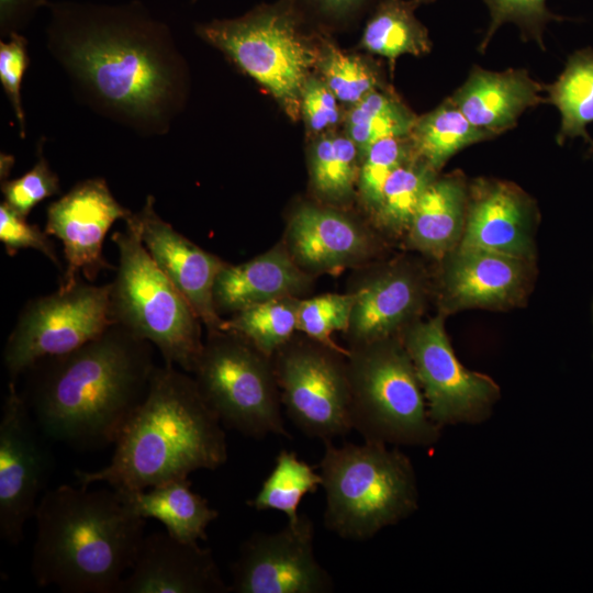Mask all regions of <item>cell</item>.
<instances>
[{
  "label": "cell",
  "mask_w": 593,
  "mask_h": 593,
  "mask_svg": "<svg viewBox=\"0 0 593 593\" xmlns=\"http://www.w3.org/2000/svg\"><path fill=\"white\" fill-rule=\"evenodd\" d=\"M49 3V0H0L1 38L22 33L36 12Z\"/></svg>",
  "instance_id": "42"
},
{
  "label": "cell",
  "mask_w": 593,
  "mask_h": 593,
  "mask_svg": "<svg viewBox=\"0 0 593 593\" xmlns=\"http://www.w3.org/2000/svg\"><path fill=\"white\" fill-rule=\"evenodd\" d=\"M152 344L114 323L67 354L40 359L22 393L42 434L74 448L114 444L145 399Z\"/></svg>",
  "instance_id": "2"
},
{
  "label": "cell",
  "mask_w": 593,
  "mask_h": 593,
  "mask_svg": "<svg viewBox=\"0 0 593 593\" xmlns=\"http://www.w3.org/2000/svg\"><path fill=\"white\" fill-rule=\"evenodd\" d=\"M347 354L291 338L272 356L281 403L309 437L325 441L353 430Z\"/></svg>",
  "instance_id": "11"
},
{
  "label": "cell",
  "mask_w": 593,
  "mask_h": 593,
  "mask_svg": "<svg viewBox=\"0 0 593 593\" xmlns=\"http://www.w3.org/2000/svg\"><path fill=\"white\" fill-rule=\"evenodd\" d=\"M468 187L459 172L436 177L427 186L405 234L411 248L440 260L460 244Z\"/></svg>",
  "instance_id": "24"
},
{
  "label": "cell",
  "mask_w": 593,
  "mask_h": 593,
  "mask_svg": "<svg viewBox=\"0 0 593 593\" xmlns=\"http://www.w3.org/2000/svg\"><path fill=\"white\" fill-rule=\"evenodd\" d=\"M415 7L413 1L381 0L363 30L362 47L391 61L403 54L429 52L428 32L415 18Z\"/></svg>",
  "instance_id": "28"
},
{
  "label": "cell",
  "mask_w": 593,
  "mask_h": 593,
  "mask_svg": "<svg viewBox=\"0 0 593 593\" xmlns=\"http://www.w3.org/2000/svg\"><path fill=\"white\" fill-rule=\"evenodd\" d=\"M27 41L22 33H12L0 42V81L19 123L20 136L25 137V115L21 86L29 65Z\"/></svg>",
  "instance_id": "40"
},
{
  "label": "cell",
  "mask_w": 593,
  "mask_h": 593,
  "mask_svg": "<svg viewBox=\"0 0 593 593\" xmlns=\"http://www.w3.org/2000/svg\"><path fill=\"white\" fill-rule=\"evenodd\" d=\"M222 425L261 439L287 436L272 357L230 331L209 332L192 371Z\"/></svg>",
  "instance_id": "8"
},
{
  "label": "cell",
  "mask_w": 593,
  "mask_h": 593,
  "mask_svg": "<svg viewBox=\"0 0 593 593\" xmlns=\"http://www.w3.org/2000/svg\"><path fill=\"white\" fill-rule=\"evenodd\" d=\"M155 202L148 195L142 210L135 213L143 244L208 331H217L223 320L214 305L213 289L226 262L177 232L158 215Z\"/></svg>",
  "instance_id": "17"
},
{
  "label": "cell",
  "mask_w": 593,
  "mask_h": 593,
  "mask_svg": "<svg viewBox=\"0 0 593 593\" xmlns=\"http://www.w3.org/2000/svg\"><path fill=\"white\" fill-rule=\"evenodd\" d=\"M361 157L356 144L342 135L318 138L310 154V176L314 191L329 202L348 200L358 182Z\"/></svg>",
  "instance_id": "30"
},
{
  "label": "cell",
  "mask_w": 593,
  "mask_h": 593,
  "mask_svg": "<svg viewBox=\"0 0 593 593\" xmlns=\"http://www.w3.org/2000/svg\"><path fill=\"white\" fill-rule=\"evenodd\" d=\"M356 301L354 292L326 293L311 299L300 300L296 329L307 338L347 354L332 338L335 332H346Z\"/></svg>",
  "instance_id": "34"
},
{
  "label": "cell",
  "mask_w": 593,
  "mask_h": 593,
  "mask_svg": "<svg viewBox=\"0 0 593 593\" xmlns=\"http://www.w3.org/2000/svg\"><path fill=\"white\" fill-rule=\"evenodd\" d=\"M490 11V24L479 48L484 51L495 31L506 22L519 26L524 37L534 38L540 47L542 31L547 22L562 20L546 7V0H483Z\"/></svg>",
  "instance_id": "38"
},
{
  "label": "cell",
  "mask_w": 593,
  "mask_h": 593,
  "mask_svg": "<svg viewBox=\"0 0 593 593\" xmlns=\"http://www.w3.org/2000/svg\"><path fill=\"white\" fill-rule=\"evenodd\" d=\"M1 192L3 201L24 217L37 203L60 193L59 178L44 157L42 143L35 165L19 178L1 180Z\"/></svg>",
  "instance_id": "37"
},
{
  "label": "cell",
  "mask_w": 593,
  "mask_h": 593,
  "mask_svg": "<svg viewBox=\"0 0 593 593\" xmlns=\"http://www.w3.org/2000/svg\"><path fill=\"white\" fill-rule=\"evenodd\" d=\"M410 136L388 137L373 143L361 157L357 189L370 213L391 172L414 155Z\"/></svg>",
  "instance_id": "35"
},
{
  "label": "cell",
  "mask_w": 593,
  "mask_h": 593,
  "mask_svg": "<svg viewBox=\"0 0 593 593\" xmlns=\"http://www.w3.org/2000/svg\"><path fill=\"white\" fill-rule=\"evenodd\" d=\"M432 1H434V0H413V2L415 3V5H418V4H421V3H429V2H432Z\"/></svg>",
  "instance_id": "44"
},
{
  "label": "cell",
  "mask_w": 593,
  "mask_h": 593,
  "mask_svg": "<svg viewBox=\"0 0 593 593\" xmlns=\"http://www.w3.org/2000/svg\"><path fill=\"white\" fill-rule=\"evenodd\" d=\"M132 213L100 177L78 182L48 205L45 232L61 242L66 260L59 288L74 286L81 276L94 281L101 271L113 269L103 256L104 238L114 222Z\"/></svg>",
  "instance_id": "15"
},
{
  "label": "cell",
  "mask_w": 593,
  "mask_h": 593,
  "mask_svg": "<svg viewBox=\"0 0 593 593\" xmlns=\"http://www.w3.org/2000/svg\"><path fill=\"white\" fill-rule=\"evenodd\" d=\"M337 98L324 82L309 77L301 92V110L305 122L313 132H323L339 120Z\"/></svg>",
  "instance_id": "41"
},
{
  "label": "cell",
  "mask_w": 593,
  "mask_h": 593,
  "mask_svg": "<svg viewBox=\"0 0 593 593\" xmlns=\"http://www.w3.org/2000/svg\"><path fill=\"white\" fill-rule=\"evenodd\" d=\"M111 283L82 280L69 288L30 300L3 348V363L14 380L40 359L67 354L114 324Z\"/></svg>",
  "instance_id": "10"
},
{
  "label": "cell",
  "mask_w": 593,
  "mask_h": 593,
  "mask_svg": "<svg viewBox=\"0 0 593 593\" xmlns=\"http://www.w3.org/2000/svg\"><path fill=\"white\" fill-rule=\"evenodd\" d=\"M409 136L415 155L438 171L459 150L495 135L473 125L449 98L417 118Z\"/></svg>",
  "instance_id": "27"
},
{
  "label": "cell",
  "mask_w": 593,
  "mask_h": 593,
  "mask_svg": "<svg viewBox=\"0 0 593 593\" xmlns=\"http://www.w3.org/2000/svg\"><path fill=\"white\" fill-rule=\"evenodd\" d=\"M440 261L443 315L468 309H511L523 304L532 288L530 259L458 245Z\"/></svg>",
  "instance_id": "16"
},
{
  "label": "cell",
  "mask_w": 593,
  "mask_h": 593,
  "mask_svg": "<svg viewBox=\"0 0 593 593\" xmlns=\"http://www.w3.org/2000/svg\"><path fill=\"white\" fill-rule=\"evenodd\" d=\"M320 14L340 20L351 15L368 0H305Z\"/></svg>",
  "instance_id": "43"
},
{
  "label": "cell",
  "mask_w": 593,
  "mask_h": 593,
  "mask_svg": "<svg viewBox=\"0 0 593 593\" xmlns=\"http://www.w3.org/2000/svg\"><path fill=\"white\" fill-rule=\"evenodd\" d=\"M296 118L301 92L318 57L302 35L288 5L260 7L236 19L214 20L195 29Z\"/></svg>",
  "instance_id": "9"
},
{
  "label": "cell",
  "mask_w": 593,
  "mask_h": 593,
  "mask_svg": "<svg viewBox=\"0 0 593 593\" xmlns=\"http://www.w3.org/2000/svg\"><path fill=\"white\" fill-rule=\"evenodd\" d=\"M317 63L324 82L338 101L354 105L377 90L376 72L358 56L343 53L329 45Z\"/></svg>",
  "instance_id": "36"
},
{
  "label": "cell",
  "mask_w": 593,
  "mask_h": 593,
  "mask_svg": "<svg viewBox=\"0 0 593 593\" xmlns=\"http://www.w3.org/2000/svg\"><path fill=\"white\" fill-rule=\"evenodd\" d=\"M542 90L525 69L496 72L474 66L450 99L473 125L496 136L514 127L526 109L546 101Z\"/></svg>",
  "instance_id": "23"
},
{
  "label": "cell",
  "mask_w": 593,
  "mask_h": 593,
  "mask_svg": "<svg viewBox=\"0 0 593 593\" xmlns=\"http://www.w3.org/2000/svg\"><path fill=\"white\" fill-rule=\"evenodd\" d=\"M353 429L365 440L430 447L440 438L400 335L350 346L347 354Z\"/></svg>",
  "instance_id": "7"
},
{
  "label": "cell",
  "mask_w": 593,
  "mask_h": 593,
  "mask_svg": "<svg viewBox=\"0 0 593 593\" xmlns=\"http://www.w3.org/2000/svg\"><path fill=\"white\" fill-rule=\"evenodd\" d=\"M356 301L347 331L350 346L398 336L416 321L427 294L422 269L393 262L366 278L353 291Z\"/></svg>",
  "instance_id": "20"
},
{
  "label": "cell",
  "mask_w": 593,
  "mask_h": 593,
  "mask_svg": "<svg viewBox=\"0 0 593 593\" xmlns=\"http://www.w3.org/2000/svg\"><path fill=\"white\" fill-rule=\"evenodd\" d=\"M0 240L9 256L13 257L21 249H35L61 270V261L49 234L37 225L30 224L26 217L20 215L4 201L0 204Z\"/></svg>",
  "instance_id": "39"
},
{
  "label": "cell",
  "mask_w": 593,
  "mask_h": 593,
  "mask_svg": "<svg viewBox=\"0 0 593 593\" xmlns=\"http://www.w3.org/2000/svg\"><path fill=\"white\" fill-rule=\"evenodd\" d=\"M15 381L10 380L0 419V536L11 545L34 518L51 469V455Z\"/></svg>",
  "instance_id": "14"
},
{
  "label": "cell",
  "mask_w": 593,
  "mask_h": 593,
  "mask_svg": "<svg viewBox=\"0 0 593 593\" xmlns=\"http://www.w3.org/2000/svg\"><path fill=\"white\" fill-rule=\"evenodd\" d=\"M223 425L193 377L172 365L156 366L147 394L114 441L105 467L77 470L80 485L104 482L119 492L142 491L227 460Z\"/></svg>",
  "instance_id": "3"
},
{
  "label": "cell",
  "mask_w": 593,
  "mask_h": 593,
  "mask_svg": "<svg viewBox=\"0 0 593 593\" xmlns=\"http://www.w3.org/2000/svg\"><path fill=\"white\" fill-rule=\"evenodd\" d=\"M300 300L286 296L247 307L223 320L219 329L239 334L262 354L272 357L298 331Z\"/></svg>",
  "instance_id": "32"
},
{
  "label": "cell",
  "mask_w": 593,
  "mask_h": 593,
  "mask_svg": "<svg viewBox=\"0 0 593 593\" xmlns=\"http://www.w3.org/2000/svg\"><path fill=\"white\" fill-rule=\"evenodd\" d=\"M119 493L142 518L159 521L170 536L186 542L206 540L209 525L219 517L217 510L191 489L188 478L171 480L147 491Z\"/></svg>",
  "instance_id": "25"
},
{
  "label": "cell",
  "mask_w": 593,
  "mask_h": 593,
  "mask_svg": "<svg viewBox=\"0 0 593 593\" xmlns=\"http://www.w3.org/2000/svg\"><path fill=\"white\" fill-rule=\"evenodd\" d=\"M546 99L560 112L561 124L557 142L582 137L593 150V139L586 126L593 123V49L583 48L569 56L558 79L545 86Z\"/></svg>",
  "instance_id": "26"
},
{
  "label": "cell",
  "mask_w": 593,
  "mask_h": 593,
  "mask_svg": "<svg viewBox=\"0 0 593 593\" xmlns=\"http://www.w3.org/2000/svg\"><path fill=\"white\" fill-rule=\"evenodd\" d=\"M47 8V49L77 99L138 134H166L188 92L186 65L169 26L138 1H64Z\"/></svg>",
  "instance_id": "1"
},
{
  "label": "cell",
  "mask_w": 593,
  "mask_h": 593,
  "mask_svg": "<svg viewBox=\"0 0 593 593\" xmlns=\"http://www.w3.org/2000/svg\"><path fill=\"white\" fill-rule=\"evenodd\" d=\"M209 548L167 532L144 536L116 593H228Z\"/></svg>",
  "instance_id": "19"
},
{
  "label": "cell",
  "mask_w": 593,
  "mask_h": 593,
  "mask_svg": "<svg viewBox=\"0 0 593 593\" xmlns=\"http://www.w3.org/2000/svg\"><path fill=\"white\" fill-rule=\"evenodd\" d=\"M124 222V230L112 235L119 253L110 291L112 317L155 345L165 363L192 373L203 346L202 322L150 257L135 213Z\"/></svg>",
  "instance_id": "6"
},
{
  "label": "cell",
  "mask_w": 593,
  "mask_h": 593,
  "mask_svg": "<svg viewBox=\"0 0 593 593\" xmlns=\"http://www.w3.org/2000/svg\"><path fill=\"white\" fill-rule=\"evenodd\" d=\"M416 119L399 100L373 90L353 105L346 120L347 136L362 157L380 139L409 136Z\"/></svg>",
  "instance_id": "33"
},
{
  "label": "cell",
  "mask_w": 593,
  "mask_h": 593,
  "mask_svg": "<svg viewBox=\"0 0 593 593\" xmlns=\"http://www.w3.org/2000/svg\"><path fill=\"white\" fill-rule=\"evenodd\" d=\"M313 276L300 268L284 244L219 272L213 300L217 313H237L247 307L305 292Z\"/></svg>",
  "instance_id": "22"
},
{
  "label": "cell",
  "mask_w": 593,
  "mask_h": 593,
  "mask_svg": "<svg viewBox=\"0 0 593 593\" xmlns=\"http://www.w3.org/2000/svg\"><path fill=\"white\" fill-rule=\"evenodd\" d=\"M284 246L310 275L334 272L366 260L373 253L372 234L348 215L314 204L294 210Z\"/></svg>",
  "instance_id": "21"
},
{
  "label": "cell",
  "mask_w": 593,
  "mask_h": 593,
  "mask_svg": "<svg viewBox=\"0 0 593 593\" xmlns=\"http://www.w3.org/2000/svg\"><path fill=\"white\" fill-rule=\"evenodd\" d=\"M436 172L415 154L394 169L370 212L374 224L391 235L406 234L421 197Z\"/></svg>",
  "instance_id": "29"
},
{
  "label": "cell",
  "mask_w": 593,
  "mask_h": 593,
  "mask_svg": "<svg viewBox=\"0 0 593 593\" xmlns=\"http://www.w3.org/2000/svg\"><path fill=\"white\" fill-rule=\"evenodd\" d=\"M421 383L427 411L439 427L485 422L500 400L490 377L469 370L456 357L444 315L415 321L400 334Z\"/></svg>",
  "instance_id": "12"
},
{
  "label": "cell",
  "mask_w": 593,
  "mask_h": 593,
  "mask_svg": "<svg viewBox=\"0 0 593 593\" xmlns=\"http://www.w3.org/2000/svg\"><path fill=\"white\" fill-rule=\"evenodd\" d=\"M536 210L517 186L480 178L468 187L459 246L535 260Z\"/></svg>",
  "instance_id": "18"
},
{
  "label": "cell",
  "mask_w": 593,
  "mask_h": 593,
  "mask_svg": "<svg viewBox=\"0 0 593 593\" xmlns=\"http://www.w3.org/2000/svg\"><path fill=\"white\" fill-rule=\"evenodd\" d=\"M315 528L304 513L278 532H256L232 563L230 592L329 593L334 581L314 551Z\"/></svg>",
  "instance_id": "13"
},
{
  "label": "cell",
  "mask_w": 593,
  "mask_h": 593,
  "mask_svg": "<svg viewBox=\"0 0 593 593\" xmlns=\"http://www.w3.org/2000/svg\"><path fill=\"white\" fill-rule=\"evenodd\" d=\"M323 443L320 474L328 530L344 539L365 541L417 511V478L404 452L368 440L342 446Z\"/></svg>",
  "instance_id": "5"
},
{
  "label": "cell",
  "mask_w": 593,
  "mask_h": 593,
  "mask_svg": "<svg viewBox=\"0 0 593 593\" xmlns=\"http://www.w3.org/2000/svg\"><path fill=\"white\" fill-rule=\"evenodd\" d=\"M34 518L32 575L66 593H116L145 536V519L112 488L59 485L43 493Z\"/></svg>",
  "instance_id": "4"
},
{
  "label": "cell",
  "mask_w": 593,
  "mask_h": 593,
  "mask_svg": "<svg viewBox=\"0 0 593 593\" xmlns=\"http://www.w3.org/2000/svg\"><path fill=\"white\" fill-rule=\"evenodd\" d=\"M322 486V477L293 451L281 450L269 475L247 504L256 511L283 513L288 522L299 518V505L309 493Z\"/></svg>",
  "instance_id": "31"
}]
</instances>
